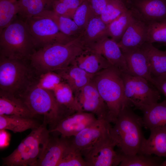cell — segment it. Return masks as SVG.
Returning a JSON list of instances; mask_svg holds the SVG:
<instances>
[{"label":"cell","instance_id":"6da1fadb","mask_svg":"<svg viewBox=\"0 0 166 166\" xmlns=\"http://www.w3.org/2000/svg\"><path fill=\"white\" fill-rule=\"evenodd\" d=\"M86 48L79 36L66 43L54 44L35 50L29 58L40 72L58 71L71 64Z\"/></svg>","mask_w":166,"mask_h":166},{"label":"cell","instance_id":"7a4b0ae2","mask_svg":"<svg viewBox=\"0 0 166 166\" xmlns=\"http://www.w3.org/2000/svg\"><path fill=\"white\" fill-rule=\"evenodd\" d=\"M110 130V136L119 148L125 155L139 153L145 138L142 127V118L136 114L130 106H126L121 111Z\"/></svg>","mask_w":166,"mask_h":166},{"label":"cell","instance_id":"3957f363","mask_svg":"<svg viewBox=\"0 0 166 166\" xmlns=\"http://www.w3.org/2000/svg\"><path fill=\"white\" fill-rule=\"evenodd\" d=\"M93 80L108 110V120L114 123L121 110L130 106L124 94L121 72L112 66L94 76Z\"/></svg>","mask_w":166,"mask_h":166},{"label":"cell","instance_id":"277c9868","mask_svg":"<svg viewBox=\"0 0 166 166\" xmlns=\"http://www.w3.org/2000/svg\"><path fill=\"white\" fill-rule=\"evenodd\" d=\"M36 48L25 21L16 17L0 32V56L24 60L29 58Z\"/></svg>","mask_w":166,"mask_h":166},{"label":"cell","instance_id":"5b68a950","mask_svg":"<svg viewBox=\"0 0 166 166\" xmlns=\"http://www.w3.org/2000/svg\"><path fill=\"white\" fill-rule=\"evenodd\" d=\"M20 98L35 116H43V121L52 129L61 120L69 115L59 105L52 91L38 87L37 85Z\"/></svg>","mask_w":166,"mask_h":166},{"label":"cell","instance_id":"8992f818","mask_svg":"<svg viewBox=\"0 0 166 166\" xmlns=\"http://www.w3.org/2000/svg\"><path fill=\"white\" fill-rule=\"evenodd\" d=\"M125 97L131 106L142 111L160 99V93L148 81L141 77L121 73Z\"/></svg>","mask_w":166,"mask_h":166},{"label":"cell","instance_id":"52a82bcc","mask_svg":"<svg viewBox=\"0 0 166 166\" xmlns=\"http://www.w3.org/2000/svg\"><path fill=\"white\" fill-rule=\"evenodd\" d=\"M25 21L33 38L36 48L40 49L54 44L66 43L77 38L62 33L55 23L47 17L36 16Z\"/></svg>","mask_w":166,"mask_h":166},{"label":"cell","instance_id":"ba28073f","mask_svg":"<svg viewBox=\"0 0 166 166\" xmlns=\"http://www.w3.org/2000/svg\"><path fill=\"white\" fill-rule=\"evenodd\" d=\"M23 60L0 56L1 91L16 96L28 80V70Z\"/></svg>","mask_w":166,"mask_h":166},{"label":"cell","instance_id":"9c48e42d","mask_svg":"<svg viewBox=\"0 0 166 166\" xmlns=\"http://www.w3.org/2000/svg\"><path fill=\"white\" fill-rule=\"evenodd\" d=\"M116 146L110 134L81 152L89 166H116L121 162L122 154L115 150Z\"/></svg>","mask_w":166,"mask_h":166},{"label":"cell","instance_id":"30bf717a","mask_svg":"<svg viewBox=\"0 0 166 166\" xmlns=\"http://www.w3.org/2000/svg\"><path fill=\"white\" fill-rule=\"evenodd\" d=\"M75 95L83 111L93 114L98 119L108 121L107 105L93 80Z\"/></svg>","mask_w":166,"mask_h":166},{"label":"cell","instance_id":"8fae6325","mask_svg":"<svg viewBox=\"0 0 166 166\" xmlns=\"http://www.w3.org/2000/svg\"><path fill=\"white\" fill-rule=\"evenodd\" d=\"M97 119L93 114L90 113L83 111L76 112L61 120L49 131L58 133L65 137H73Z\"/></svg>","mask_w":166,"mask_h":166},{"label":"cell","instance_id":"7c38bea8","mask_svg":"<svg viewBox=\"0 0 166 166\" xmlns=\"http://www.w3.org/2000/svg\"><path fill=\"white\" fill-rule=\"evenodd\" d=\"M128 7L146 23L166 19V0H127Z\"/></svg>","mask_w":166,"mask_h":166},{"label":"cell","instance_id":"4fadbf2b","mask_svg":"<svg viewBox=\"0 0 166 166\" xmlns=\"http://www.w3.org/2000/svg\"><path fill=\"white\" fill-rule=\"evenodd\" d=\"M110 123L105 119H97L72 139L73 145L80 151L87 149L110 134Z\"/></svg>","mask_w":166,"mask_h":166},{"label":"cell","instance_id":"5bb4252c","mask_svg":"<svg viewBox=\"0 0 166 166\" xmlns=\"http://www.w3.org/2000/svg\"><path fill=\"white\" fill-rule=\"evenodd\" d=\"M88 48L102 55L121 73L130 74L121 48L117 43L111 38L105 37Z\"/></svg>","mask_w":166,"mask_h":166},{"label":"cell","instance_id":"9a60e30c","mask_svg":"<svg viewBox=\"0 0 166 166\" xmlns=\"http://www.w3.org/2000/svg\"><path fill=\"white\" fill-rule=\"evenodd\" d=\"M48 124L43 121L38 127L32 130L22 141L29 155L31 166H37V162L47 145L50 132L47 127Z\"/></svg>","mask_w":166,"mask_h":166},{"label":"cell","instance_id":"2e32d148","mask_svg":"<svg viewBox=\"0 0 166 166\" xmlns=\"http://www.w3.org/2000/svg\"><path fill=\"white\" fill-rule=\"evenodd\" d=\"M133 14V19L117 43L122 52L140 48L146 42L147 24Z\"/></svg>","mask_w":166,"mask_h":166},{"label":"cell","instance_id":"e0dca14e","mask_svg":"<svg viewBox=\"0 0 166 166\" xmlns=\"http://www.w3.org/2000/svg\"><path fill=\"white\" fill-rule=\"evenodd\" d=\"M122 53L130 74L144 78L154 86L149 62L144 52L139 48Z\"/></svg>","mask_w":166,"mask_h":166},{"label":"cell","instance_id":"ac0fdd59","mask_svg":"<svg viewBox=\"0 0 166 166\" xmlns=\"http://www.w3.org/2000/svg\"><path fill=\"white\" fill-rule=\"evenodd\" d=\"M70 137H49L47 145L37 162V166H58L71 143Z\"/></svg>","mask_w":166,"mask_h":166},{"label":"cell","instance_id":"d6986e66","mask_svg":"<svg viewBox=\"0 0 166 166\" xmlns=\"http://www.w3.org/2000/svg\"><path fill=\"white\" fill-rule=\"evenodd\" d=\"M14 115L28 118L35 116L20 97L2 91L0 93V115Z\"/></svg>","mask_w":166,"mask_h":166},{"label":"cell","instance_id":"ffe728a7","mask_svg":"<svg viewBox=\"0 0 166 166\" xmlns=\"http://www.w3.org/2000/svg\"><path fill=\"white\" fill-rule=\"evenodd\" d=\"M74 61L79 67L93 75L112 66L102 55L87 48Z\"/></svg>","mask_w":166,"mask_h":166},{"label":"cell","instance_id":"44dd1931","mask_svg":"<svg viewBox=\"0 0 166 166\" xmlns=\"http://www.w3.org/2000/svg\"><path fill=\"white\" fill-rule=\"evenodd\" d=\"M58 71L75 95L91 81L95 75L87 73L79 67L74 61L66 68Z\"/></svg>","mask_w":166,"mask_h":166},{"label":"cell","instance_id":"7402d4cb","mask_svg":"<svg viewBox=\"0 0 166 166\" xmlns=\"http://www.w3.org/2000/svg\"><path fill=\"white\" fill-rule=\"evenodd\" d=\"M150 130L148 138H144L138 153L166 157V130L158 128Z\"/></svg>","mask_w":166,"mask_h":166},{"label":"cell","instance_id":"603a6c76","mask_svg":"<svg viewBox=\"0 0 166 166\" xmlns=\"http://www.w3.org/2000/svg\"><path fill=\"white\" fill-rule=\"evenodd\" d=\"M142 111L143 126L145 128L166 130V100L149 106Z\"/></svg>","mask_w":166,"mask_h":166},{"label":"cell","instance_id":"cb8c5ba5","mask_svg":"<svg viewBox=\"0 0 166 166\" xmlns=\"http://www.w3.org/2000/svg\"><path fill=\"white\" fill-rule=\"evenodd\" d=\"M79 36L85 47H89L104 38L109 37L107 25L100 16H94L90 20Z\"/></svg>","mask_w":166,"mask_h":166},{"label":"cell","instance_id":"d4e9b609","mask_svg":"<svg viewBox=\"0 0 166 166\" xmlns=\"http://www.w3.org/2000/svg\"><path fill=\"white\" fill-rule=\"evenodd\" d=\"M52 92L59 105L69 114L83 111L73 92L66 82L62 81Z\"/></svg>","mask_w":166,"mask_h":166},{"label":"cell","instance_id":"484cf974","mask_svg":"<svg viewBox=\"0 0 166 166\" xmlns=\"http://www.w3.org/2000/svg\"><path fill=\"white\" fill-rule=\"evenodd\" d=\"M145 53L153 77L166 74V50L162 51L152 43L145 42L140 47Z\"/></svg>","mask_w":166,"mask_h":166},{"label":"cell","instance_id":"4316f807","mask_svg":"<svg viewBox=\"0 0 166 166\" xmlns=\"http://www.w3.org/2000/svg\"><path fill=\"white\" fill-rule=\"evenodd\" d=\"M39 123L34 118L6 115H0V129L11 130L14 132H21L39 127Z\"/></svg>","mask_w":166,"mask_h":166},{"label":"cell","instance_id":"83f0119b","mask_svg":"<svg viewBox=\"0 0 166 166\" xmlns=\"http://www.w3.org/2000/svg\"><path fill=\"white\" fill-rule=\"evenodd\" d=\"M55 0H18L19 17L25 21L44 11L52 10Z\"/></svg>","mask_w":166,"mask_h":166},{"label":"cell","instance_id":"f1b7e54d","mask_svg":"<svg viewBox=\"0 0 166 166\" xmlns=\"http://www.w3.org/2000/svg\"><path fill=\"white\" fill-rule=\"evenodd\" d=\"M38 16L51 19L56 24L60 30L68 36L77 38L82 33L79 27L71 18L59 15L53 10H45Z\"/></svg>","mask_w":166,"mask_h":166},{"label":"cell","instance_id":"f546056e","mask_svg":"<svg viewBox=\"0 0 166 166\" xmlns=\"http://www.w3.org/2000/svg\"><path fill=\"white\" fill-rule=\"evenodd\" d=\"M134 14L129 9L118 18L107 25L109 37L118 43L133 19Z\"/></svg>","mask_w":166,"mask_h":166},{"label":"cell","instance_id":"4dcf8cb0","mask_svg":"<svg viewBox=\"0 0 166 166\" xmlns=\"http://www.w3.org/2000/svg\"><path fill=\"white\" fill-rule=\"evenodd\" d=\"M121 154L120 166H160L162 162L161 157L158 156L141 153L131 155Z\"/></svg>","mask_w":166,"mask_h":166},{"label":"cell","instance_id":"1f68e13d","mask_svg":"<svg viewBox=\"0 0 166 166\" xmlns=\"http://www.w3.org/2000/svg\"><path fill=\"white\" fill-rule=\"evenodd\" d=\"M128 9L126 0H108L105 11L100 16L108 25Z\"/></svg>","mask_w":166,"mask_h":166},{"label":"cell","instance_id":"d6a6232c","mask_svg":"<svg viewBox=\"0 0 166 166\" xmlns=\"http://www.w3.org/2000/svg\"><path fill=\"white\" fill-rule=\"evenodd\" d=\"M18 12L17 0H0V32L13 21Z\"/></svg>","mask_w":166,"mask_h":166},{"label":"cell","instance_id":"836d02e7","mask_svg":"<svg viewBox=\"0 0 166 166\" xmlns=\"http://www.w3.org/2000/svg\"><path fill=\"white\" fill-rule=\"evenodd\" d=\"M147 33L146 42H156L166 44V19L146 23Z\"/></svg>","mask_w":166,"mask_h":166},{"label":"cell","instance_id":"e575fe53","mask_svg":"<svg viewBox=\"0 0 166 166\" xmlns=\"http://www.w3.org/2000/svg\"><path fill=\"white\" fill-rule=\"evenodd\" d=\"M58 166H89L81 151L72 142L65 151Z\"/></svg>","mask_w":166,"mask_h":166},{"label":"cell","instance_id":"d590c367","mask_svg":"<svg viewBox=\"0 0 166 166\" xmlns=\"http://www.w3.org/2000/svg\"><path fill=\"white\" fill-rule=\"evenodd\" d=\"M95 16L88 0H85L75 11L72 19L82 33L90 20Z\"/></svg>","mask_w":166,"mask_h":166},{"label":"cell","instance_id":"8d00e7d4","mask_svg":"<svg viewBox=\"0 0 166 166\" xmlns=\"http://www.w3.org/2000/svg\"><path fill=\"white\" fill-rule=\"evenodd\" d=\"M62 78L57 73L53 71H48L41 75L37 85L42 88L53 91L62 81Z\"/></svg>","mask_w":166,"mask_h":166},{"label":"cell","instance_id":"74e56055","mask_svg":"<svg viewBox=\"0 0 166 166\" xmlns=\"http://www.w3.org/2000/svg\"><path fill=\"white\" fill-rule=\"evenodd\" d=\"M52 10L61 15L72 19L74 13L70 10L66 5L60 0H55Z\"/></svg>","mask_w":166,"mask_h":166},{"label":"cell","instance_id":"f35d334b","mask_svg":"<svg viewBox=\"0 0 166 166\" xmlns=\"http://www.w3.org/2000/svg\"><path fill=\"white\" fill-rule=\"evenodd\" d=\"M95 16H100L105 11L108 0H88Z\"/></svg>","mask_w":166,"mask_h":166},{"label":"cell","instance_id":"ab89813d","mask_svg":"<svg viewBox=\"0 0 166 166\" xmlns=\"http://www.w3.org/2000/svg\"><path fill=\"white\" fill-rule=\"evenodd\" d=\"M153 78L155 81L154 86L166 97V74Z\"/></svg>","mask_w":166,"mask_h":166},{"label":"cell","instance_id":"60d3db41","mask_svg":"<svg viewBox=\"0 0 166 166\" xmlns=\"http://www.w3.org/2000/svg\"><path fill=\"white\" fill-rule=\"evenodd\" d=\"M10 136L5 129H0V148L3 149L9 145Z\"/></svg>","mask_w":166,"mask_h":166},{"label":"cell","instance_id":"b9f144b4","mask_svg":"<svg viewBox=\"0 0 166 166\" xmlns=\"http://www.w3.org/2000/svg\"><path fill=\"white\" fill-rule=\"evenodd\" d=\"M74 14L78 7L85 0H60Z\"/></svg>","mask_w":166,"mask_h":166},{"label":"cell","instance_id":"7bdbcfd3","mask_svg":"<svg viewBox=\"0 0 166 166\" xmlns=\"http://www.w3.org/2000/svg\"><path fill=\"white\" fill-rule=\"evenodd\" d=\"M160 166H166V160L162 161Z\"/></svg>","mask_w":166,"mask_h":166},{"label":"cell","instance_id":"ee69618b","mask_svg":"<svg viewBox=\"0 0 166 166\" xmlns=\"http://www.w3.org/2000/svg\"></svg>","mask_w":166,"mask_h":166},{"label":"cell","instance_id":"f6af8a7d","mask_svg":"<svg viewBox=\"0 0 166 166\" xmlns=\"http://www.w3.org/2000/svg\"></svg>","mask_w":166,"mask_h":166},{"label":"cell","instance_id":"bcb514c9","mask_svg":"<svg viewBox=\"0 0 166 166\" xmlns=\"http://www.w3.org/2000/svg\"></svg>","mask_w":166,"mask_h":166}]
</instances>
